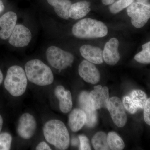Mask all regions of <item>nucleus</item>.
<instances>
[{
	"instance_id": "obj_34",
	"label": "nucleus",
	"mask_w": 150,
	"mask_h": 150,
	"mask_svg": "<svg viewBox=\"0 0 150 150\" xmlns=\"http://www.w3.org/2000/svg\"><path fill=\"white\" fill-rule=\"evenodd\" d=\"M3 80V74L1 71L0 69V85L2 83Z\"/></svg>"
},
{
	"instance_id": "obj_29",
	"label": "nucleus",
	"mask_w": 150,
	"mask_h": 150,
	"mask_svg": "<svg viewBox=\"0 0 150 150\" xmlns=\"http://www.w3.org/2000/svg\"><path fill=\"white\" fill-rule=\"evenodd\" d=\"M36 150H51V149L46 142H40L36 147Z\"/></svg>"
},
{
	"instance_id": "obj_18",
	"label": "nucleus",
	"mask_w": 150,
	"mask_h": 150,
	"mask_svg": "<svg viewBox=\"0 0 150 150\" xmlns=\"http://www.w3.org/2000/svg\"><path fill=\"white\" fill-rule=\"evenodd\" d=\"M91 4L87 1H82L72 4L69 11V16L74 20L86 16L91 11Z\"/></svg>"
},
{
	"instance_id": "obj_9",
	"label": "nucleus",
	"mask_w": 150,
	"mask_h": 150,
	"mask_svg": "<svg viewBox=\"0 0 150 150\" xmlns=\"http://www.w3.org/2000/svg\"><path fill=\"white\" fill-rule=\"evenodd\" d=\"M89 94L87 91L82 92L79 96V104L81 110L85 113L86 125L89 127H93L97 122V114L91 102Z\"/></svg>"
},
{
	"instance_id": "obj_24",
	"label": "nucleus",
	"mask_w": 150,
	"mask_h": 150,
	"mask_svg": "<svg viewBox=\"0 0 150 150\" xmlns=\"http://www.w3.org/2000/svg\"><path fill=\"white\" fill-rule=\"evenodd\" d=\"M12 137L7 132L0 134V150L10 149Z\"/></svg>"
},
{
	"instance_id": "obj_30",
	"label": "nucleus",
	"mask_w": 150,
	"mask_h": 150,
	"mask_svg": "<svg viewBox=\"0 0 150 150\" xmlns=\"http://www.w3.org/2000/svg\"><path fill=\"white\" fill-rule=\"evenodd\" d=\"M115 0H102V2L105 5H110L115 2Z\"/></svg>"
},
{
	"instance_id": "obj_2",
	"label": "nucleus",
	"mask_w": 150,
	"mask_h": 150,
	"mask_svg": "<svg viewBox=\"0 0 150 150\" xmlns=\"http://www.w3.org/2000/svg\"><path fill=\"white\" fill-rule=\"evenodd\" d=\"M25 69L28 80L36 85H49L54 82V75L51 69L40 60L28 61L25 64Z\"/></svg>"
},
{
	"instance_id": "obj_28",
	"label": "nucleus",
	"mask_w": 150,
	"mask_h": 150,
	"mask_svg": "<svg viewBox=\"0 0 150 150\" xmlns=\"http://www.w3.org/2000/svg\"><path fill=\"white\" fill-rule=\"evenodd\" d=\"M144 110V119L145 122L148 124L150 125V99L148 98L145 104Z\"/></svg>"
},
{
	"instance_id": "obj_15",
	"label": "nucleus",
	"mask_w": 150,
	"mask_h": 150,
	"mask_svg": "<svg viewBox=\"0 0 150 150\" xmlns=\"http://www.w3.org/2000/svg\"><path fill=\"white\" fill-rule=\"evenodd\" d=\"M55 96L59 101V107L62 112L68 113L72 110L73 107L71 93L69 90H66L64 86L56 87L54 91Z\"/></svg>"
},
{
	"instance_id": "obj_17",
	"label": "nucleus",
	"mask_w": 150,
	"mask_h": 150,
	"mask_svg": "<svg viewBox=\"0 0 150 150\" xmlns=\"http://www.w3.org/2000/svg\"><path fill=\"white\" fill-rule=\"evenodd\" d=\"M85 113L79 108L74 109L70 113L69 118V125L71 131H79L86 124Z\"/></svg>"
},
{
	"instance_id": "obj_1",
	"label": "nucleus",
	"mask_w": 150,
	"mask_h": 150,
	"mask_svg": "<svg viewBox=\"0 0 150 150\" xmlns=\"http://www.w3.org/2000/svg\"><path fill=\"white\" fill-rule=\"evenodd\" d=\"M43 133L46 141L56 149L64 150L69 148V134L62 121L53 119L47 121L43 126Z\"/></svg>"
},
{
	"instance_id": "obj_16",
	"label": "nucleus",
	"mask_w": 150,
	"mask_h": 150,
	"mask_svg": "<svg viewBox=\"0 0 150 150\" xmlns=\"http://www.w3.org/2000/svg\"><path fill=\"white\" fill-rule=\"evenodd\" d=\"M81 55L87 61L96 64L103 62V51L100 48L90 45H84L80 48Z\"/></svg>"
},
{
	"instance_id": "obj_26",
	"label": "nucleus",
	"mask_w": 150,
	"mask_h": 150,
	"mask_svg": "<svg viewBox=\"0 0 150 150\" xmlns=\"http://www.w3.org/2000/svg\"><path fill=\"white\" fill-rule=\"evenodd\" d=\"M122 103L125 109L131 114L136 113L139 109L129 96H125L123 98Z\"/></svg>"
},
{
	"instance_id": "obj_10",
	"label": "nucleus",
	"mask_w": 150,
	"mask_h": 150,
	"mask_svg": "<svg viewBox=\"0 0 150 150\" xmlns=\"http://www.w3.org/2000/svg\"><path fill=\"white\" fill-rule=\"evenodd\" d=\"M9 43L14 47L22 48L28 45L31 40V33L28 28L23 25H16L10 36Z\"/></svg>"
},
{
	"instance_id": "obj_21",
	"label": "nucleus",
	"mask_w": 150,
	"mask_h": 150,
	"mask_svg": "<svg viewBox=\"0 0 150 150\" xmlns=\"http://www.w3.org/2000/svg\"><path fill=\"white\" fill-rule=\"evenodd\" d=\"M129 96L139 109H144L148 98L144 92L141 90H134L131 92Z\"/></svg>"
},
{
	"instance_id": "obj_7",
	"label": "nucleus",
	"mask_w": 150,
	"mask_h": 150,
	"mask_svg": "<svg viewBox=\"0 0 150 150\" xmlns=\"http://www.w3.org/2000/svg\"><path fill=\"white\" fill-rule=\"evenodd\" d=\"M114 123L118 127L125 126L127 121V116L123 103L120 98L112 97L108 100L107 108Z\"/></svg>"
},
{
	"instance_id": "obj_6",
	"label": "nucleus",
	"mask_w": 150,
	"mask_h": 150,
	"mask_svg": "<svg viewBox=\"0 0 150 150\" xmlns=\"http://www.w3.org/2000/svg\"><path fill=\"white\" fill-rule=\"evenodd\" d=\"M127 13L131 17L132 24L137 28H141L149 19L150 5L134 1L127 7Z\"/></svg>"
},
{
	"instance_id": "obj_12",
	"label": "nucleus",
	"mask_w": 150,
	"mask_h": 150,
	"mask_svg": "<svg viewBox=\"0 0 150 150\" xmlns=\"http://www.w3.org/2000/svg\"><path fill=\"white\" fill-rule=\"evenodd\" d=\"M79 74L86 82L96 84L99 81L100 75L98 70L91 62L84 60L79 65Z\"/></svg>"
},
{
	"instance_id": "obj_33",
	"label": "nucleus",
	"mask_w": 150,
	"mask_h": 150,
	"mask_svg": "<svg viewBox=\"0 0 150 150\" xmlns=\"http://www.w3.org/2000/svg\"><path fill=\"white\" fill-rule=\"evenodd\" d=\"M3 124V119L1 115H0V132L2 129Z\"/></svg>"
},
{
	"instance_id": "obj_19",
	"label": "nucleus",
	"mask_w": 150,
	"mask_h": 150,
	"mask_svg": "<svg viewBox=\"0 0 150 150\" xmlns=\"http://www.w3.org/2000/svg\"><path fill=\"white\" fill-rule=\"evenodd\" d=\"M49 4L54 7L56 13L65 20L70 18L69 11L72 3L70 0H47Z\"/></svg>"
},
{
	"instance_id": "obj_13",
	"label": "nucleus",
	"mask_w": 150,
	"mask_h": 150,
	"mask_svg": "<svg viewBox=\"0 0 150 150\" xmlns=\"http://www.w3.org/2000/svg\"><path fill=\"white\" fill-rule=\"evenodd\" d=\"M119 41L115 38H112L108 41L103 51V60L108 64L114 66L120 59L118 52Z\"/></svg>"
},
{
	"instance_id": "obj_32",
	"label": "nucleus",
	"mask_w": 150,
	"mask_h": 150,
	"mask_svg": "<svg viewBox=\"0 0 150 150\" xmlns=\"http://www.w3.org/2000/svg\"><path fill=\"white\" fill-rule=\"evenodd\" d=\"M137 2H139L144 3L146 4H150V0H135Z\"/></svg>"
},
{
	"instance_id": "obj_3",
	"label": "nucleus",
	"mask_w": 150,
	"mask_h": 150,
	"mask_svg": "<svg viewBox=\"0 0 150 150\" xmlns=\"http://www.w3.org/2000/svg\"><path fill=\"white\" fill-rule=\"evenodd\" d=\"M108 32V28L102 22L90 18L81 20L72 28L74 35L83 39L104 37Z\"/></svg>"
},
{
	"instance_id": "obj_14",
	"label": "nucleus",
	"mask_w": 150,
	"mask_h": 150,
	"mask_svg": "<svg viewBox=\"0 0 150 150\" xmlns=\"http://www.w3.org/2000/svg\"><path fill=\"white\" fill-rule=\"evenodd\" d=\"M17 16L15 13L8 11L0 18V38L6 40L10 37L16 25Z\"/></svg>"
},
{
	"instance_id": "obj_11",
	"label": "nucleus",
	"mask_w": 150,
	"mask_h": 150,
	"mask_svg": "<svg viewBox=\"0 0 150 150\" xmlns=\"http://www.w3.org/2000/svg\"><path fill=\"white\" fill-rule=\"evenodd\" d=\"M89 97L94 109L96 110L102 108H107L109 100V89L106 86H95L93 90L90 93Z\"/></svg>"
},
{
	"instance_id": "obj_27",
	"label": "nucleus",
	"mask_w": 150,
	"mask_h": 150,
	"mask_svg": "<svg viewBox=\"0 0 150 150\" xmlns=\"http://www.w3.org/2000/svg\"><path fill=\"white\" fill-rule=\"evenodd\" d=\"M79 139L80 142V150H91V147L87 137L84 135H80L79 136Z\"/></svg>"
},
{
	"instance_id": "obj_5",
	"label": "nucleus",
	"mask_w": 150,
	"mask_h": 150,
	"mask_svg": "<svg viewBox=\"0 0 150 150\" xmlns=\"http://www.w3.org/2000/svg\"><path fill=\"white\" fill-rule=\"evenodd\" d=\"M46 56L50 64L59 71L71 66L74 60L72 54L55 46H50L47 49Z\"/></svg>"
},
{
	"instance_id": "obj_20",
	"label": "nucleus",
	"mask_w": 150,
	"mask_h": 150,
	"mask_svg": "<svg viewBox=\"0 0 150 150\" xmlns=\"http://www.w3.org/2000/svg\"><path fill=\"white\" fill-rule=\"evenodd\" d=\"M92 144L95 150H110L108 144L107 135L102 131L97 132L93 137Z\"/></svg>"
},
{
	"instance_id": "obj_22",
	"label": "nucleus",
	"mask_w": 150,
	"mask_h": 150,
	"mask_svg": "<svg viewBox=\"0 0 150 150\" xmlns=\"http://www.w3.org/2000/svg\"><path fill=\"white\" fill-rule=\"evenodd\" d=\"M107 137L108 144L110 150H122L125 147L123 140L115 132H109Z\"/></svg>"
},
{
	"instance_id": "obj_23",
	"label": "nucleus",
	"mask_w": 150,
	"mask_h": 150,
	"mask_svg": "<svg viewBox=\"0 0 150 150\" xmlns=\"http://www.w3.org/2000/svg\"><path fill=\"white\" fill-rule=\"evenodd\" d=\"M134 1V0H118L110 5L109 10L111 13L116 14L128 7Z\"/></svg>"
},
{
	"instance_id": "obj_4",
	"label": "nucleus",
	"mask_w": 150,
	"mask_h": 150,
	"mask_svg": "<svg viewBox=\"0 0 150 150\" xmlns=\"http://www.w3.org/2000/svg\"><path fill=\"white\" fill-rule=\"evenodd\" d=\"M5 87L11 95L21 96L27 86V78L22 67L15 65L9 68L4 81Z\"/></svg>"
},
{
	"instance_id": "obj_31",
	"label": "nucleus",
	"mask_w": 150,
	"mask_h": 150,
	"mask_svg": "<svg viewBox=\"0 0 150 150\" xmlns=\"http://www.w3.org/2000/svg\"><path fill=\"white\" fill-rule=\"evenodd\" d=\"M5 9V6H4L3 2L1 0H0V14L4 11Z\"/></svg>"
},
{
	"instance_id": "obj_25",
	"label": "nucleus",
	"mask_w": 150,
	"mask_h": 150,
	"mask_svg": "<svg viewBox=\"0 0 150 150\" xmlns=\"http://www.w3.org/2000/svg\"><path fill=\"white\" fill-rule=\"evenodd\" d=\"M143 50L137 54L134 59L137 62L142 64H150V48H142Z\"/></svg>"
},
{
	"instance_id": "obj_8",
	"label": "nucleus",
	"mask_w": 150,
	"mask_h": 150,
	"mask_svg": "<svg viewBox=\"0 0 150 150\" xmlns=\"http://www.w3.org/2000/svg\"><path fill=\"white\" fill-rule=\"evenodd\" d=\"M37 127L35 118L31 114L25 113L19 119L17 133L19 136L24 139H29L35 134Z\"/></svg>"
}]
</instances>
